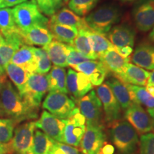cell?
I'll return each instance as SVG.
<instances>
[{
  "label": "cell",
  "mask_w": 154,
  "mask_h": 154,
  "mask_svg": "<svg viewBox=\"0 0 154 154\" xmlns=\"http://www.w3.org/2000/svg\"><path fill=\"white\" fill-rule=\"evenodd\" d=\"M0 103L5 117L12 119L17 124L26 120L36 119L38 117V109L26 103L9 81H7L2 88Z\"/></svg>",
  "instance_id": "cell-1"
},
{
  "label": "cell",
  "mask_w": 154,
  "mask_h": 154,
  "mask_svg": "<svg viewBox=\"0 0 154 154\" xmlns=\"http://www.w3.org/2000/svg\"><path fill=\"white\" fill-rule=\"evenodd\" d=\"M109 135L111 141L121 154H132L139 143L138 133L126 120H116L109 124Z\"/></svg>",
  "instance_id": "cell-2"
},
{
  "label": "cell",
  "mask_w": 154,
  "mask_h": 154,
  "mask_svg": "<svg viewBox=\"0 0 154 154\" xmlns=\"http://www.w3.org/2000/svg\"><path fill=\"white\" fill-rule=\"evenodd\" d=\"M12 14L15 24L20 31H26L34 26H47L49 22L34 0H29L14 7Z\"/></svg>",
  "instance_id": "cell-3"
},
{
  "label": "cell",
  "mask_w": 154,
  "mask_h": 154,
  "mask_svg": "<svg viewBox=\"0 0 154 154\" xmlns=\"http://www.w3.org/2000/svg\"><path fill=\"white\" fill-rule=\"evenodd\" d=\"M120 19V9L112 5L101 6L84 18L90 29L104 35L111 30L113 24L119 22Z\"/></svg>",
  "instance_id": "cell-4"
},
{
  "label": "cell",
  "mask_w": 154,
  "mask_h": 154,
  "mask_svg": "<svg viewBox=\"0 0 154 154\" xmlns=\"http://www.w3.org/2000/svg\"><path fill=\"white\" fill-rule=\"evenodd\" d=\"M48 91L47 76L33 73L29 75L22 93L19 95L30 106L38 109L42 99Z\"/></svg>",
  "instance_id": "cell-5"
},
{
  "label": "cell",
  "mask_w": 154,
  "mask_h": 154,
  "mask_svg": "<svg viewBox=\"0 0 154 154\" xmlns=\"http://www.w3.org/2000/svg\"><path fill=\"white\" fill-rule=\"evenodd\" d=\"M35 121H27L15 128L13 137L6 144L8 154H27L33 142Z\"/></svg>",
  "instance_id": "cell-6"
},
{
  "label": "cell",
  "mask_w": 154,
  "mask_h": 154,
  "mask_svg": "<svg viewBox=\"0 0 154 154\" xmlns=\"http://www.w3.org/2000/svg\"><path fill=\"white\" fill-rule=\"evenodd\" d=\"M42 108L60 119H66L76 108V102L67 94L50 91L42 103Z\"/></svg>",
  "instance_id": "cell-7"
},
{
  "label": "cell",
  "mask_w": 154,
  "mask_h": 154,
  "mask_svg": "<svg viewBox=\"0 0 154 154\" xmlns=\"http://www.w3.org/2000/svg\"><path fill=\"white\" fill-rule=\"evenodd\" d=\"M65 120L63 131V143L67 145L79 147L86 131V119L76 107L70 116Z\"/></svg>",
  "instance_id": "cell-8"
},
{
  "label": "cell",
  "mask_w": 154,
  "mask_h": 154,
  "mask_svg": "<svg viewBox=\"0 0 154 154\" xmlns=\"http://www.w3.org/2000/svg\"><path fill=\"white\" fill-rule=\"evenodd\" d=\"M86 131L80 143L83 154H99L106 142V137L101 125L86 124Z\"/></svg>",
  "instance_id": "cell-9"
},
{
  "label": "cell",
  "mask_w": 154,
  "mask_h": 154,
  "mask_svg": "<svg viewBox=\"0 0 154 154\" xmlns=\"http://www.w3.org/2000/svg\"><path fill=\"white\" fill-rule=\"evenodd\" d=\"M82 114L85 117L86 124L101 125L102 104L96 91H90L76 101Z\"/></svg>",
  "instance_id": "cell-10"
},
{
  "label": "cell",
  "mask_w": 154,
  "mask_h": 154,
  "mask_svg": "<svg viewBox=\"0 0 154 154\" xmlns=\"http://www.w3.org/2000/svg\"><path fill=\"white\" fill-rule=\"evenodd\" d=\"M36 128H39L51 139L59 143H63V131L65 120L60 119L47 111H42L41 116L35 121Z\"/></svg>",
  "instance_id": "cell-11"
},
{
  "label": "cell",
  "mask_w": 154,
  "mask_h": 154,
  "mask_svg": "<svg viewBox=\"0 0 154 154\" xmlns=\"http://www.w3.org/2000/svg\"><path fill=\"white\" fill-rule=\"evenodd\" d=\"M66 88L68 94L76 102L93 89V85L83 73L69 69L66 74Z\"/></svg>",
  "instance_id": "cell-12"
},
{
  "label": "cell",
  "mask_w": 154,
  "mask_h": 154,
  "mask_svg": "<svg viewBox=\"0 0 154 154\" xmlns=\"http://www.w3.org/2000/svg\"><path fill=\"white\" fill-rule=\"evenodd\" d=\"M124 117L140 135L152 131L151 116L139 103H134L126 109Z\"/></svg>",
  "instance_id": "cell-13"
},
{
  "label": "cell",
  "mask_w": 154,
  "mask_h": 154,
  "mask_svg": "<svg viewBox=\"0 0 154 154\" xmlns=\"http://www.w3.org/2000/svg\"><path fill=\"white\" fill-rule=\"evenodd\" d=\"M96 94L99 98L105 113V119L109 124L121 118V108L106 84H102L96 88Z\"/></svg>",
  "instance_id": "cell-14"
},
{
  "label": "cell",
  "mask_w": 154,
  "mask_h": 154,
  "mask_svg": "<svg viewBox=\"0 0 154 154\" xmlns=\"http://www.w3.org/2000/svg\"><path fill=\"white\" fill-rule=\"evenodd\" d=\"M136 27L146 32L154 26V0H140L133 10Z\"/></svg>",
  "instance_id": "cell-15"
},
{
  "label": "cell",
  "mask_w": 154,
  "mask_h": 154,
  "mask_svg": "<svg viewBox=\"0 0 154 154\" xmlns=\"http://www.w3.org/2000/svg\"><path fill=\"white\" fill-rule=\"evenodd\" d=\"M71 68L85 74L90 80L92 85L96 86L101 85L109 74L107 69L102 64L101 61L95 60L84 61Z\"/></svg>",
  "instance_id": "cell-16"
},
{
  "label": "cell",
  "mask_w": 154,
  "mask_h": 154,
  "mask_svg": "<svg viewBox=\"0 0 154 154\" xmlns=\"http://www.w3.org/2000/svg\"><path fill=\"white\" fill-rule=\"evenodd\" d=\"M24 44L26 45L44 46L53 40V36L47 26H34L26 31L19 30Z\"/></svg>",
  "instance_id": "cell-17"
},
{
  "label": "cell",
  "mask_w": 154,
  "mask_h": 154,
  "mask_svg": "<svg viewBox=\"0 0 154 154\" xmlns=\"http://www.w3.org/2000/svg\"><path fill=\"white\" fill-rule=\"evenodd\" d=\"M136 32L131 26L126 24L114 26L108 32V38L116 48L134 45Z\"/></svg>",
  "instance_id": "cell-18"
},
{
  "label": "cell",
  "mask_w": 154,
  "mask_h": 154,
  "mask_svg": "<svg viewBox=\"0 0 154 154\" xmlns=\"http://www.w3.org/2000/svg\"><path fill=\"white\" fill-rule=\"evenodd\" d=\"M24 44L19 33L4 38L0 42V69L5 71L15 52Z\"/></svg>",
  "instance_id": "cell-19"
},
{
  "label": "cell",
  "mask_w": 154,
  "mask_h": 154,
  "mask_svg": "<svg viewBox=\"0 0 154 154\" xmlns=\"http://www.w3.org/2000/svg\"><path fill=\"white\" fill-rule=\"evenodd\" d=\"M151 72L133 63H128L124 67L122 74L116 78L125 84L134 86H146Z\"/></svg>",
  "instance_id": "cell-20"
},
{
  "label": "cell",
  "mask_w": 154,
  "mask_h": 154,
  "mask_svg": "<svg viewBox=\"0 0 154 154\" xmlns=\"http://www.w3.org/2000/svg\"><path fill=\"white\" fill-rule=\"evenodd\" d=\"M106 84L111 88L121 109L126 110L133 103H136L127 84H125L116 77L109 79L106 82Z\"/></svg>",
  "instance_id": "cell-21"
},
{
  "label": "cell",
  "mask_w": 154,
  "mask_h": 154,
  "mask_svg": "<svg viewBox=\"0 0 154 154\" xmlns=\"http://www.w3.org/2000/svg\"><path fill=\"white\" fill-rule=\"evenodd\" d=\"M50 24H58L66 26H74L78 30H89L84 18H82L75 14L74 11L67 8H63L57 13L53 14L49 21Z\"/></svg>",
  "instance_id": "cell-22"
},
{
  "label": "cell",
  "mask_w": 154,
  "mask_h": 154,
  "mask_svg": "<svg viewBox=\"0 0 154 154\" xmlns=\"http://www.w3.org/2000/svg\"><path fill=\"white\" fill-rule=\"evenodd\" d=\"M99 59L108 72L114 74L115 77L122 74L124 67L131 61L130 57H121L116 49H111L106 51Z\"/></svg>",
  "instance_id": "cell-23"
},
{
  "label": "cell",
  "mask_w": 154,
  "mask_h": 154,
  "mask_svg": "<svg viewBox=\"0 0 154 154\" xmlns=\"http://www.w3.org/2000/svg\"><path fill=\"white\" fill-rule=\"evenodd\" d=\"M11 62L22 67L30 74L36 73L37 64L34 54L33 47L22 45L15 52Z\"/></svg>",
  "instance_id": "cell-24"
},
{
  "label": "cell",
  "mask_w": 154,
  "mask_h": 154,
  "mask_svg": "<svg viewBox=\"0 0 154 154\" xmlns=\"http://www.w3.org/2000/svg\"><path fill=\"white\" fill-rule=\"evenodd\" d=\"M136 66L148 70H154V45L143 43L135 49L131 59Z\"/></svg>",
  "instance_id": "cell-25"
},
{
  "label": "cell",
  "mask_w": 154,
  "mask_h": 154,
  "mask_svg": "<svg viewBox=\"0 0 154 154\" xmlns=\"http://www.w3.org/2000/svg\"><path fill=\"white\" fill-rule=\"evenodd\" d=\"M42 49L46 51L50 60L54 66L59 67L68 66L67 55H68L69 45L57 40H52L49 44L44 46Z\"/></svg>",
  "instance_id": "cell-26"
},
{
  "label": "cell",
  "mask_w": 154,
  "mask_h": 154,
  "mask_svg": "<svg viewBox=\"0 0 154 154\" xmlns=\"http://www.w3.org/2000/svg\"><path fill=\"white\" fill-rule=\"evenodd\" d=\"M56 142L41 130H35L32 145L27 154H52Z\"/></svg>",
  "instance_id": "cell-27"
},
{
  "label": "cell",
  "mask_w": 154,
  "mask_h": 154,
  "mask_svg": "<svg viewBox=\"0 0 154 154\" xmlns=\"http://www.w3.org/2000/svg\"><path fill=\"white\" fill-rule=\"evenodd\" d=\"M47 26L52 34L53 38L63 44L66 43L68 45L73 46L75 38L78 34V29L66 25L50 23H48Z\"/></svg>",
  "instance_id": "cell-28"
},
{
  "label": "cell",
  "mask_w": 154,
  "mask_h": 154,
  "mask_svg": "<svg viewBox=\"0 0 154 154\" xmlns=\"http://www.w3.org/2000/svg\"><path fill=\"white\" fill-rule=\"evenodd\" d=\"M49 91H59L68 94L66 88V70L63 67L54 66L47 75Z\"/></svg>",
  "instance_id": "cell-29"
},
{
  "label": "cell",
  "mask_w": 154,
  "mask_h": 154,
  "mask_svg": "<svg viewBox=\"0 0 154 154\" xmlns=\"http://www.w3.org/2000/svg\"><path fill=\"white\" fill-rule=\"evenodd\" d=\"M86 34L92 50L96 55L98 59L106 51L111 49H115L114 46L106 37L104 34H100L91 29L86 31Z\"/></svg>",
  "instance_id": "cell-30"
},
{
  "label": "cell",
  "mask_w": 154,
  "mask_h": 154,
  "mask_svg": "<svg viewBox=\"0 0 154 154\" xmlns=\"http://www.w3.org/2000/svg\"><path fill=\"white\" fill-rule=\"evenodd\" d=\"M5 72L14 85L16 86L19 94H22L29 76L31 74L30 73L11 62L9 63L6 66Z\"/></svg>",
  "instance_id": "cell-31"
},
{
  "label": "cell",
  "mask_w": 154,
  "mask_h": 154,
  "mask_svg": "<svg viewBox=\"0 0 154 154\" xmlns=\"http://www.w3.org/2000/svg\"><path fill=\"white\" fill-rule=\"evenodd\" d=\"M127 86L132 92L136 103L144 106L150 116L154 113V97L148 92L146 87L131 84H127Z\"/></svg>",
  "instance_id": "cell-32"
},
{
  "label": "cell",
  "mask_w": 154,
  "mask_h": 154,
  "mask_svg": "<svg viewBox=\"0 0 154 154\" xmlns=\"http://www.w3.org/2000/svg\"><path fill=\"white\" fill-rule=\"evenodd\" d=\"M0 33L4 38L19 33V28L14 23L11 9H0Z\"/></svg>",
  "instance_id": "cell-33"
},
{
  "label": "cell",
  "mask_w": 154,
  "mask_h": 154,
  "mask_svg": "<svg viewBox=\"0 0 154 154\" xmlns=\"http://www.w3.org/2000/svg\"><path fill=\"white\" fill-rule=\"evenodd\" d=\"M72 47L77 51L82 54L84 57L88 58L89 60L98 59L96 55L92 50L86 30H79L78 34H77L76 37L75 38Z\"/></svg>",
  "instance_id": "cell-34"
},
{
  "label": "cell",
  "mask_w": 154,
  "mask_h": 154,
  "mask_svg": "<svg viewBox=\"0 0 154 154\" xmlns=\"http://www.w3.org/2000/svg\"><path fill=\"white\" fill-rule=\"evenodd\" d=\"M33 51L37 64L36 73L40 74H47L51 69V61L47 53L42 48L33 47Z\"/></svg>",
  "instance_id": "cell-35"
},
{
  "label": "cell",
  "mask_w": 154,
  "mask_h": 154,
  "mask_svg": "<svg viewBox=\"0 0 154 154\" xmlns=\"http://www.w3.org/2000/svg\"><path fill=\"white\" fill-rule=\"evenodd\" d=\"M17 125L12 119L6 117L0 118V143L7 144L11 141Z\"/></svg>",
  "instance_id": "cell-36"
},
{
  "label": "cell",
  "mask_w": 154,
  "mask_h": 154,
  "mask_svg": "<svg viewBox=\"0 0 154 154\" xmlns=\"http://www.w3.org/2000/svg\"><path fill=\"white\" fill-rule=\"evenodd\" d=\"M99 0H70L69 7L79 16H86L93 9Z\"/></svg>",
  "instance_id": "cell-37"
},
{
  "label": "cell",
  "mask_w": 154,
  "mask_h": 154,
  "mask_svg": "<svg viewBox=\"0 0 154 154\" xmlns=\"http://www.w3.org/2000/svg\"><path fill=\"white\" fill-rule=\"evenodd\" d=\"M140 154H154V133L142 134L139 141Z\"/></svg>",
  "instance_id": "cell-38"
},
{
  "label": "cell",
  "mask_w": 154,
  "mask_h": 154,
  "mask_svg": "<svg viewBox=\"0 0 154 154\" xmlns=\"http://www.w3.org/2000/svg\"><path fill=\"white\" fill-rule=\"evenodd\" d=\"M88 60L89 59L88 58L84 57L82 54L77 51L72 46L69 45L68 55H67V64H68V66L72 67Z\"/></svg>",
  "instance_id": "cell-39"
},
{
  "label": "cell",
  "mask_w": 154,
  "mask_h": 154,
  "mask_svg": "<svg viewBox=\"0 0 154 154\" xmlns=\"http://www.w3.org/2000/svg\"><path fill=\"white\" fill-rule=\"evenodd\" d=\"M40 11L47 16L51 17L55 14V7L53 0H35Z\"/></svg>",
  "instance_id": "cell-40"
},
{
  "label": "cell",
  "mask_w": 154,
  "mask_h": 154,
  "mask_svg": "<svg viewBox=\"0 0 154 154\" xmlns=\"http://www.w3.org/2000/svg\"><path fill=\"white\" fill-rule=\"evenodd\" d=\"M57 146L63 152V154H79V150L74 146L67 145L66 143H59V142H57Z\"/></svg>",
  "instance_id": "cell-41"
},
{
  "label": "cell",
  "mask_w": 154,
  "mask_h": 154,
  "mask_svg": "<svg viewBox=\"0 0 154 154\" xmlns=\"http://www.w3.org/2000/svg\"><path fill=\"white\" fill-rule=\"evenodd\" d=\"M26 1H29V0H0V9L14 7Z\"/></svg>",
  "instance_id": "cell-42"
},
{
  "label": "cell",
  "mask_w": 154,
  "mask_h": 154,
  "mask_svg": "<svg viewBox=\"0 0 154 154\" xmlns=\"http://www.w3.org/2000/svg\"><path fill=\"white\" fill-rule=\"evenodd\" d=\"M115 49L121 57L124 58L130 57V55L133 52V47H130V46H126V47L121 48H116Z\"/></svg>",
  "instance_id": "cell-43"
},
{
  "label": "cell",
  "mask_w": 154,
  "mask_h": 154,
  "mask_svg": "<svg viewBox=\"0 0 154 154\" xmlns=\"http://www.w3.org/2000/svg\"><path fill=\"white\" fill-rule=\"evenodd\" d=\"M114 153V148L112 145L106 142L103 147L101 148L99 154H113Z\"/></svg>",
  "instance_id": "cell-44"
},
{
  "label": "cell",
  "mask_w": 154,
  "mask_h": 154,
  "mask_svg": "<svg viewBox=\"0 0 154 154\" xmlns=\"http://www.w3.org/2000/svg\"><path fill=\"white\" fill-rule=\"evenodd\" d=\"M147 86H154V70L152 72H151V74H150V76L149 78V81H148Z\"/></svg>",
  "instance_id": "cell-45"
},
{
  "label": "cell",
  "mask_w": 154,
  "mask_h": 154,
  "mask_svg": "<svg viewBox=\"0 0 154 154\" xmlns=\"http://www.w3.org/2000/svg\"><path fill=\"white\" fill-rule=\"evenodd\" d=\"M7 81V74L2 75V76H0V93H1L2 88L3 84Z\"/></svg>",
  "instance_id": "cell-46"
},
{
  "label": "cell",
  "mask_w": 154,
  "mask_h": 154,
  "mask_svg": "<svg viewBox=\"0 0 154 154\" xmlns=\"http://www.w3.org/2000/svg\"><path fill=\"white\" fill-rule=\"evenodd\" d=\"M0 154H8L7 148L6 144L0 143Z\"/></svg>",
  "instance_id": "cell-47"
},
{
  "label": "cell",
  "mask_w": 154,
  "mask_h": 154,
  "mask_svg": "<svg viewBox=\"0 0 154 154\" xmlns=\"http://www.w3.org/2000/svg\"><path fill=\"white\" fill-rule=\"evenodd\" d=\"M54 5L55 9L60 8L62 5V0H53Z\"/></svg>",
  "instance_id": "cell-48"
},
{
  "label": "cell",
  "mask_w": 154,
  "mask_h": 154,
  "mask_svg": "<svg viewBox=\"0 0 154 154\" xmlns=\"http://www.w3.org/2000/svg\"><path fill=\"white\" fill-rule=\"evenodd\" d=\"M149 38H150V39H151V41L154 42V26L153 27V29H152V31H151V32L150 33Z\"/></svg>",
  "instance_id": "cell-49"
},
{
  "label": "cell",
  "mask_w": 154,
  "mask_h": 154,
  "mask_svg": "<svg viewBox=\"0 0 154 154\" xmlns=\"http://www.w3.org/2000/svg\"><path fill=\"white\" fill-rule=\"evenodd\" d=\"M2 117H5V113H4L2 107L1 103H0V118H2Z\"/></svg>",
  "instance_id": "cell-50"
},
{
  "label": "cell",
  "mask_w": 154,
  "mask_h": 154,
  "mask_svg": "<svg viewBox=\"0 0 154 154\" xmlns=\"http://www.w3.org/2000/svg\"><path fill=\"white\" fill-rule=\"evenodd\" d=\"M151 122H152V130L154 131V113L151 116Z\"/></svg>",
  "instance_id": "cell-51"
},
{
  "label": "cell",
  "mask_w": 154,
  "mask_h": 154,
  "mask_svg": "<svg viewBox=\"0 0 154 154\" xmlns=\"http://www.w3.org/2000/svg\"><path fill=\"white\" fill-rule=\"evenodd\" d=\"M119 1L122 2L127 3V2H134L138 1V0H119Z\"/></svg>",
  "instance_id": "cell-52"
},
{
  "label": "cell",
  "mask_w": 154,
  "mask_h": 154,
  "mask_svg": "<svg viewBox=\"0 0 154 154\" xmlns=\"http://www.w3.org/2000/svg\"><path fill=\"white\" fill-rule=\"evenodd\" d=\"M5 74H6L5 71L2 70V69H0V76H2V75H5Z\"/></svg>",
  "instance_id": "cell-53"
},
{
  "label": "cell",
  "mask_w": 154,
  "mask_h": 154,
  "mask_svg": "<svg viewBox=\"0 0 154 154\" xmlns=\"http://www.w3.org/2000/svg\"><path fill=\"white\" fill-rule=\"evenodd\" d=\"M3 39H4V37L1 34V33H0V42H1L2 41H3Z\"/></svg>",
  "instance_id": "cell-54"
},
{
  "label": "cell",
  "mask_w": 154,
  "mask_h": 154,
  "mask_svg": "<svg viewBox=\"0 0 154 154\" xmlns=\"http://www.w3.org/2000/svg\"><path fill=\"white\" fill-rule=\"evenodd\" d=\"M63 1H64L65 2H68V1H69V0H63Z\"/></svg>",
  "instance_id": "cell-55"
},
{
  "label": "cell",
  "mask_w": 154,
  "mask_h": 154,
  "mask_svg": "<svg viewBox=\"0 0 154 154\" xmlns=\"http://www.w3.org/2000/svg\"><path fill=\"white\" fill-rule=\"evenodd\" d=\"M81 154H83V153H81Z\"/></svg>",
  "instance_id": "cell-56"
}]
</instances>
